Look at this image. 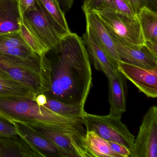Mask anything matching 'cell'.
Listing matches in <instances>:
<instances>
[{"label": "cell", "instance_id": "obj_1", "mask_svg": "<svg viewBox=\"0 0 157 157\" xmlns=\"http://www.w3.org/2000/svg\"><path fill=\"white\" fill-rule=\"evenodd\" d=\"M52 56L51 85L47 97L84 107L92 86L90 58L82 38L71 33L61 38Z\"/></svg>", "mask_w": 157, "mask_h": 157}, {"label": "cell", "instance_id": "obj_2", "mask_svg": "<svg viewBox=\"0 0 157 157\" xmlns=\"http://www.w3.org/2000/svg\"><path fill=\"white\" fill-rule=\"evenodd\" d=\"M0 118L10 123L22 122L34 128L86 132L82 118L64 116L26 98L0 97Z\"/></svg>", "mask_w": 157, "mask_h": 157}, {"label": "cell", "instance_id": "obj_3", "mask_svg": "<svg viewBox=\"0 0 157 157\" xmlns=\"http://www.w3.org/2000/svg\"><path fill=\"white\" fill-rule=\"evenodd\" d=\"M82 118L86 131H94L108 141L120 143L131 151L133 149L136 138L121 121V116L98 115L84 111Z\"/></svg>", "mask_w": 157, "mask_h": 157}, {"label": "cell", "instance_id": "obj_4", "mask_svg": "<svg viewBox=\"0 0 157 157\" xmlns=\"http://www.w3.org/2000/svg\"><path fill=\"white\" fill-rule=\"evenodd\" d=\"M91 12L101 20L108 31L122 40L135 44H145L137 16H129L109 8Z\"/></svg>", "mask_w": 157, "mask_h": 157}, {"label": "cell", "instance_id": "obj_5", "mask_svg": "<svg viewBox=\"0 0 157 157\" xmlns=\"http://www.w3.org/2000/svg\"><path fill=\"white\" fill-rule=\"evenodd\" d=\"M34 128L55 145L64 157H92L85 145L86 133L72 129Z\"/></svg>", "mask_w": 157, "mask_h": 157}, {"label": "cell", "instance_id": "obj_6", "mask_svg": "<svg viewBox=\"0 0 157 157\" xmlns=\"http://www.w3.org/2000/svg\"><path fill=\"white\" fill-rule=\"evenodd\" d=\"M157 157V107L149 108L143 117L129 157Z\"/></svg>", "mask_w": 157, "mask_h": 157}, {"label": "cell", "instance_id": "obj_7", "mask_svg": "<svg viewBox=\"0 0 157 157\" xmlns=\"http://www.w3.org/2000/svg\"><path fill=\"white\" fill-rule=\"evenodd\" d=\"M109 32L113 40L119 61L145 68L157 67V55L145 44H130L120 39L110 31Z\"/></svg>", "mask_w": 157, "mask_h": 157}, {"label": "cell", "instance_id": "obj_8", "mask_svg": "<svg viewBox=\"0 0 157 157\" xmlns=\"http://www.w3.org/2000/svg\"><path fill=\"white\" fill-rule=\"evenodd\" d=\"M117 69L147 97H157V67L145 68L119 61Z\"/></svg>", "mask_w": 157, "mask_h": 157}, {"label": "cell", "instance_id": "obj_9", "mask_svg": "<svg viewBox=\"0 0 157 157\" xmlns=\"http://www.w3.org/2000/svg\"><path fill=\"white\" fill-rule=\"evenodd\" d=\"M84 13L86 18V31L111 59L117 69L119 59L113 40L109 31L102 22L93 13L89 12Z\"/></svg>", "mask_w": 157, "mask_h": 157}, {"label": "cell", "instance_id": "obj_10", "mask_svg": "<svg viewBox=\"0 0 157 157\" xmlns=\"http://www.w3.org/2000/svg\"><path fill=\"white\" fill-rule=\"evenodd\" d=\"M23 19L50 50L57 48L62 38L47 21L37 5L35 9L26 12Z\"/></svg>", "mask_w": 157, "mask_h": 157}, {"label": "cell", "instance_id": "obj_11", "mask_svg": "<svg viewBox=\"0 0 157 157\" xmlns=\"http://www.w3.org/2000/svg\"><path fill=\"white\" fill-rule=\"evenodd\" d=\"M107 79L109 87V114L121 116L127 110L128 86L126 78L117 70Z\"/></svg>", "mask_w": 157, "mask_h": 157}, {"label": "cell", "instance_id": "obj_12", "mask_svg": "<svg viewBox=\"0 0 157 157\" xmlns=\"http://www.w3.org/2000/svg\"><path fill=\"white\" fill-rule=\"evenodd\" d=\"M18 136L29 141L46 157H64L62 152L51 141L33 127L18 121H12Z\"/></svg>", "mask_w": 157, "mask_h": 157}, {"label": "cell", "instance_id": "obj_13", "mask_svg": "<svg viewBox=\"0 0 157 157\" xmlns=\"http://www.w3.org/2000/svg\"><path fill=\"white\" fill-rule=\"evenodd\" d=\"M0 157H45L31 143L19 136L0 137Z\"/></svg>", "mask_w": 157, "mask_h": 157}, {"label": "cell", "instance_id": "obj_14", "mask_svg": "<svg viewBox=\"0 0 157 157\" xmlns=\"http://www.w3.org/2000/svg\"><path fill=\"white\" fill-rule=\"evenodd\" d=\"M37 5L47 21L61 38L71 33L65 13L56 0H37Z\"/></svg>", "mask_w": 157, "mask_h": 157}, {"label": "cell", "instance_id": "obj_15", "mask_svg": "<svg viewBox=\"0 0 157 157\" xmlns=\"http://www.w3.org/2000/svg\"><path fill=\"white\" fill-rule=\"evenodd\" d=\"M82 40L88 52L90 61L97 70L102 71L106 78L113 75L117 70L111 59L86 31Z\"/></svg>", "mask_w": 157, "mask_h": 157}, {"label": "cell", "instance_id": "obj_16", "mask_svg": "<svg viewBox=\"0 0 157 157\" xmlns=\"http://www.w3.org/2000/svg\"><path fill=\"white\" fill-rule=\"evenodd\" d=\"M23 19L16 0H0V35L20 32Z\"/></svg>", "mask_w": 157, "mask_h": 157}, {"label": "cell", "instance_id": "obj_17", "mask_svg": "<svg viewBox=\"0 0 157 157\" xmlns=\"http://www.w3.org/2000/svg\"><path fill=\"white\" fill-rule=\"evenodd\" d=\"M37 94L0 69V97L26 98L36 101Z\"/></svg>", "mask_w": 157, "mask_h": 157}, {"label": "cell", "instance_id": "obj_18", "mask_svg": "<svg viewBox=\"0 0 157 157\" xmlns=\"http://www.w3.org/2000/svg\"><path fill=\"white\" fill-rule=\"evenodd\" d=\"M137 15L145 43L157 44V12L144 7Z\"/></svg>", "mask_w": 157, "mask_h": 157}, {"label": "cell", "instance_id": "obj_19", "mask_svg": "<svg viewBox=\"0 0 157 157\" xmlns=\"http://www.w3.org/2000/svg\"><path fill=\"white\" fill-rule=\"evenodd\" d=\"M84 141L86 147L92 157H118L112 151L108 140L94 131H86Z\"/></svg>", "mask_w": 157, "mask_h": 157}, {"label": "cell", "instance_id": "obj_20", "mask_svg": "<svg viewBox=\"0 0 157 157\" xmlns=\"http://www.w3.org/2000/svg\"><path fill=\"white\" fill-rule=\"evenodd\" d=\"M20 32L25 44L36 55L39 56L47 55L50 51L24 19L20 24Z\"/></svg>", "mask_w": 157, "mask_h": 157}, {"label": "cell", "instance_id": "obj_21", "mask_svg": "<svg viewBox=\"0 0 157 157\" xmlns=\"http://www.w3.org/2000/svg\"><path fill=\"white\" fill-rule=\"evenodd\" d=\"M44 106L57 113L70 118H82L85 111L84 107L81 105L67 103L48 98Z\"/></svg>", "mask_w": 157, "mask_h": 157}, {"label": "cell", "instance_id": "obj_22", "mask_svg": "<svg viewBox=\"0 0 157 157\" xmlns=\"http://www.w3.org/2000/svg\"><path fill=\"white\" fill-rule=\"evenodd\" d=\"M20 46L27 45L24 41L20 32L0 35V50Z\"/></svg>", "mask_w": 157, "mask_h": 157}, {"label": "cell", "instance_id": "obj_23", "mask_svg": "<svg viewBox=\"0 0 157 157\" xmlns=\"http://www.w3.org/2000/svg\"><path fill=\"white\" fill-rule=\"evenodd\" d=\"M107 8L129 16H137L133 11L127 0H111Z\"/></svg>", "mask_w": 157, "mask_h": 157}, {"label": "cell", "instance_id": "obj_24", "mask_svg": "<svg viewBox=\"0 0 157 157\" xmlns=\"http://www.w3.org/2000/svg\"><path fill=\"white\" fill-rule=\"evenodd\" d=\"M130 7L136 14L140 10L146 7L152 11L157 12V0H127Z\"/></svg>", "mask_w": 157, "mask_h": 157}, {"label": "cell", "instance_id": "obj_25", "mask_svg": "<svg viewBox=\"0 0 157 157\" xmlns=\"http://www.w3.org/2000/svg\"><path fill=\"white\" fill-rule=\"evenodd\" d=\"M111 0H83L82 6L83 12H92L94 10L107 8Z\"/></svg>", "mask_w": 157, "mask_h": 157}, {"label": "cell", "instance_id": "obj_26", "mask_svg": "<svg viewBox=\"0 0 157 157\" xmlns=\"http://www.w3.org/2000/svg\"><path fill=\"white\" fill-rule=\"evenodd\" d=\"M17 136L18 135L14 125L11 123L0 118V137H11Z\"/></svg>", "mask_w": 157, "mask_h": 157}, {"label": "cell", "instance_id": "obj_27", "mask_svg": "<svg viewBox=\"0 0 157 157\" xmlns=\"http://www.w3.org/2000/svg\"><path fill=\"white\" fill-rule=\"evenodd\" d=\"M112 151L118 156V157H129L131 151L125 146L113 141H108Z\"/></svg>", "mask_w": 157, "mask_h": 157}, {"label": "cell", "instance_id": "obj_28", "mask_svg": "<svg viewBox=\"0 0 157 157\" xmlns=\"http://www.w3.org/2000/svg\"><path fill=\"white\" fill-rule=\"evenodd\" d=\"M22 16L26 12L37 7V0H16Z\"/></svg>", "mask_w": 157, "mask_h": 157}, {"label": "cell", "instance_id": "obj_29", "mask_svg": "<svg viewBox=\"0 0 157 157\" xmlns=\"http://www.w3.org/2000/svg\"><path fill=\"white\" fill-rule=\"evenodd\" d=\"M59 4L61 10L63 12L67 13L70 10L73 6V0H56Z\"/></svg>", "mask_w": 157, "mask_h": 157}, {"label": "cell", "instance_id": "obj_30", "mask_svg": "<svg viewBox=\"0 0 157 157\" xmlns=\"http://www.w3.org/2000/svg\"><path fill=\"white\" fill-rule=\"evenodd\" d=\"M47 100V98L45 94H41L37 95L36 101L38 105L44 106L46 104Z\"/></svg>", "mask_w": 157, "mask_h": 157}]
</instances>
